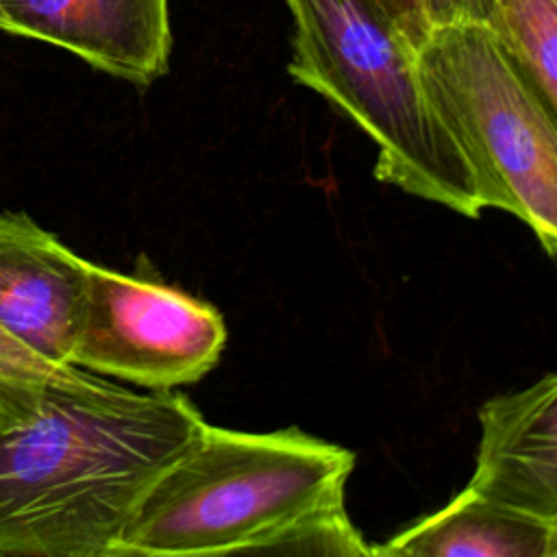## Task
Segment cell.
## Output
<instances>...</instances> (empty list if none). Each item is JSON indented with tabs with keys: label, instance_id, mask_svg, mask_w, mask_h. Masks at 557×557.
I'll return each mask as SVG.
<instances>
[{
	"label": "cell",
	"instance_id": "cell-11",
	"mask_svg": "<svg viewBox=\"0 0 557 557\" xmlns=\"http://www.w3.org/2000/svg\"><path fill=\"white\" fill-rule=\"evenodd\" d=\"M248 555H324L355 557L372 555V546L355 529L346 505H331L289 520L263 540Z\"/></svg>",
	"mask_w": 557,
	"mask_h": 557
},
{
	"label": "cell",
	"instance_id": "cell-12",
	"mask_svg": "<svg viewBox=\"0 0 557 557\" xmlns=\"http://www.w3.org/2000/svg\"><path fill=\"white\" fill-rule=\"evenodd\" d=\"M72 366H54L33 352L0 326V379L4 381H54Z\"/></svg>",
	"mask_w": 557,
	"mask_h": 557
},
{
	"label": "cell",
	"instance_id": "cell-6",
	"mask_svg": "<svg viewBox=\"0 0 557 557\" xmlns=\"http://www.w3.org/2000/svg\"><path fill=\"white\" fill-rule=\"evenodd\" d=\"M0 30L39 39L115 78L150 85L170 70V0H0Z\"/></svg>",
	"mask_w": 557,
	"mask_h": 557
},
{
	"label": "cell",
	"instance_id": "cell-4",
	"mask_svg": "<svg viewBox=\"0 0 557 557\" xmlns=\"http://www.w3.org/2000/svg\"><path fill=\"white\" fill-rule=\"evenodd\" d=\"M424 98L457 148L483 209L522 220L557 248V111L485 24H450L413 52Z\"/></svg>",
	"mask_w": 557,
	"mask_h": 557
},
{
	"label": "cell",
	"instance_id": "cell-1",
	"mask_svg": "<svg viewBox=\"0 0 557 557\" xmlns=\"http://www.w3.org/2000/svg\"><path fill=\"white\" fill-rule=\"evenodd\" d=\"M202 424L183 394L78 366L54 381L0 379V555L111 557L141 494Z\"/></svg>",
	"mask_w": 557,
	"mask_h": 557
},
{
	"label": "cell",
	"instance_id": "cell-10",
	"mask_svg": "<svg viewBox=\"0 0 557 557\" xmlns=\"http://www.w3.org/2000/svg\"><path fill=\"white\" fill-rule=\"evenodd\" d=\"M485 26L557 111V0H492Z\"/></svg>",
	"mask_w": 557,
	"mask_h": 557
},
{
	"label": "cell",
	"instance_id": "cell-3",
	"mask_svg": "<svg viewBox=\"0 0 557 557\" xmlns=\"http://www.w3.org/2000/svg\"><path fill=\"white\" fill-rule=\"evenodd\" d=\"M285 2L294 20L289 76L372 139L376 178L479 218L472 178L424 98L413 50L368 0Z\"/></svg>",
	"mask_w": 557,
	"mask_h": 557
},
{
	"label": "cell",
	"instance_id": "cell-9",
	"mask_svg": "<svg viewBox=\"0 0 557 557\" xmlns=\"http://www.w3.org/2000/svg\"><path fill=\"white\" fill-rule=\"evenodd\" d=\"M372 555L383 557H557V518H544L472 487L416 520Z\"/></svg>",
	"mask_w": 557,
	"mask_h": 557
},
{
	"label": "cell",
	"instance_id": "cell-2",
	"mask_svg": "<svg viewBox=\"0 0 557 557\" xmlns=\"http://www.w3.org/2000/svg\"><path fill=\"white\" fill-rule=\"evenodd\" d=\"M355 455L300 429L202 424L157 474L111 557L248 555L309 511L344 503Z\"/></svg>",
	"mask_w": 557,
	"mask_h": 557
},
{
	"label": "cell",
	"instance_id": "cell-7",
	"mask_svg": "<svg viewBox=\"0 0 557 557\" xmlns=\"http://www.w3.org/2000/svg\"><path fill=\"white\" fill-rule=\"evenodd\" d=\"M87 259L24 211H0V326L54 366H72Z\"/></svg>",
	"mask_w": 557,
	"mask_h": 557
},
{
	"label": "cell",
	"instance_id": "cell-8",
	"mask_svg": "<svg viewBox=\"0 0 557 557\" xmlns=\"http://www.w3.org/2000/svg\"><path fill=\"white\" fill-rule=\"evenodd\" d=\"M481 442L468 487L557 518V376L490 398L479 409Z\"/></svg>",
	"mask_w": 557,
	"mask_h": 557
},
{
	"label": "cell",
	"instance_id": "cell-5",
	"mask_svg": "<svg viewBox=\"0 0 557 557\" xmlns=\"http://www.w3.org/2000/svg\"><path fill=\"white\" fill-rule=\"evenodd\" d=\"M220 311L174 287L89 263L72 366L146 389L196 383L220 361Z\"/></svg>",
	"mask_w": 557,
	"mask_h": 557
},
{
	"label": "cell",
	"instance_id": "cell-13",
	"mask_svg": "<svg viewBox=\"0 0 557 557\" xmlns=\"http://www.w3.org/2000/svg\"><path fill=\"white\" fill-rule=\"evenodd\" d=\"M379 17L405 41L409 50H418L433 30L424 0H368Z\"/></svg>",
	"mask_w": 557,
	"mask_h": 557
},
{
	"label": "cell",
	"instance_id": "cell-14",
	"mask_svg": "<svg viewBox=\"0 0 557 557\" xmlns=\"http://www.w3.org/2000/svg\"><path fill=\"white\" fill-rule=\"evenodd\" d=\"M433 28L450 24H485L492 0H424Z\"/></svg>",
	"mask_w": 557,
	"mask_h": 557
}]
</instances>
